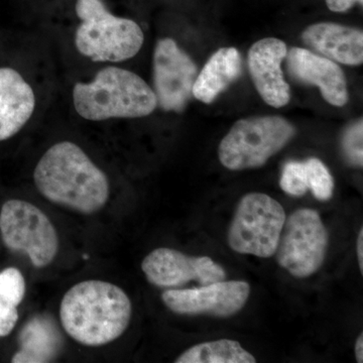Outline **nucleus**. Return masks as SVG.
<instances>
[{
    "instance_id": "f257e3e1",
    "label": "nucleus",
    "mask_w": 363,
    "mask_h": 363,
    "mask_svg": "<svg viewBox=\"0 0 363 363\" xmlns=\"http://www.w3.org/2000/svg\"><path fill=\"white\" fill-rule=\"evenodd\" d=\"M35 187L45 199L79 213H96L108 202L111 186L102 169L72 142L52 145L33 171Z\"/></svg>"
},
{
    "instance_id": "f03ea898",
    "label": "nucleus",
    "mask_w": 363,
    "mask_h": 363,
    "mask_svg": "<svg viewBox=\"0 0 363 363\" xmlns=\"http://www.w3.org/2000/svg\"><path fill=\"white\" fill-rule=\"evenodd\" d=\"M131 315L133 305L123 289L99 279L72 286L60 306L64 330L78 343L91 347L121 337L130 323Z\"/></svg>"
},
{
    "instance_id": "7ed1b4c3",
    "label": "nucleus",
    "mask_w": 363,
    "mask_h": 363,
    "mask_svg": "<svg viewBox=\"0 0 363 363\" xmlns=\"http://www.w3.org/2000/svg\"><path fill=\"white\" fill-rule=\"evenodd\" d=\"M73 104L81 117L91 121L140 118L157 106L155 91L138 74L107 67L91 82L74 86Z\"/></svg>"
},
{
    "instance_id": "20e7f679",
    "label": "nucleus",
    "mask_w": 363,
    "mask_h": 363,
    "mask_svg": "<svg viewBox=\"0 0 363 363\" xmlns=\"http://www.w3.org/2000/svg\"><path fill=\"white\" fill-rule=\"evenodd\" d=\"M75 11L81 21L75 45L83 56L118 63L133 58L142 49L145 35L140 26L109 13L102 0H78Z\"/></svg>"
},
{
    "instance_id": "39448f33",
    "label": "nucleus",
    "mask_w": 363,
    "mask_h": 363,
    "mask_svg": "<svg viewBox=\"0 0 363 363\" xmlns=\"http://www.w3.org/2000/svg\"><path fill=\"white\" fill-rule=\"evenodd\" d=\"M295 133V128L284 117L240 119L221 140L219 161L231 171L260 168L283 150Z\"/></svg>"
},
{
    "instance_id": "423d86ee",
    "label": "nucleus",
    "mask_w": 363,
    "mask_h": 363,
    "mask_svg": "<svg viewBox=\"0 0 363 363\" xmlns=\"http://www.w3.org/2000/svg\"><path fill=\"white\" fill-rule=\"evenodd\" d=\"M286 218L285 209L271 196H243L229 226V247L241 255L271 257L276 253Z\"/></svg>"
},
{
    "instance_id": "0eeeda50",
    "label": "nucleus",
    "mask_w": 363,
    "mask_h": 363,
    "mask_svg": "<svg viewBox=\"0 0 363 363\" xmlns=\"http://www.w3.org/2000/svg\"><path fill=\"white\" fill-rule=\"evenodd\" d=\"M2 241L13 252L28 255L35 267L51 264L59 252V236L47 215L30 202L9 200L0 210Z\"/></svg>"
},
{
    "instance_id": "6e6552de",
    "label": "nucleus",
    "mask_w": 363,
    "mask_h": 363,
    "mask_svg": "<svg viewBox=\"0 0 363 363\" xmlns=\"http://www.w3.org/2000/svg\"><path fill=\"white\" fill-rule=\"evenodd\" d=\"M328 240L316 210L298 209L286 218L274 253L277 262L295 278H308L324 264Z\"/></svg>"
},
{
    "instance_id": "1a4fd4ad",
    "label": "nucleus",
    "mask_w": 363,
    "mask_h": 363,
    "mask_svg": "<svg viewBox=\"0 0 363 363\" xmlns=\"http://www.w3.org/2000/svg\"><path fill=\"white\" fill-rule=\"evenodd\" d=\"M197 67L173 39L157 43L154 52V85L157 105L164 111L181 112L193 96Z\"/></svg>"
},
{
    "instance_id": "9d476101",
    "label": "nucleus",
    "mask_w": 363,
    "mask_h": 363,
    "mask_svg": "<svg viewBox=\"0 0 363 363\" xmlns=\"http://www.w3.org/2000/svg\"><path fill=\"white\" fill-rule=\"evenodd\" d=\"M250 294L247 281H220L198 288L168 289L162 293V300L176 314L227 318L245 307Z\"/></svg>"
},
{
    "instance_id": "9b49d317",
    "label": "nucleus",
    "mask_w": 363,
    "mask_h": 363,
    "mask_svg": "<svg viewBox=\"0 0 363 363\" xmlns=\"http://www.w3.org/2000/svg\"><path fill=\"white\" fill-rule=\"evenodd\" d=\"M147 281L162 289H179L195 281L199 286L226 279L220 264L208 257H190L173 248L160 247L142 262Z\"/></svg>"
},
{
    "instance_id": "f8f14e48",
    "label": "nucleus",
    "mask_w": 363,
    "mask_h": 363,
    "mask_svg": "<svg viewBox=\"0 0 363 363\" xmlns=\"http://www.w3.org/2000/svg\"><path fill=\"white\" fill-rule=\"evenodd\" d=\"M286 54L285 43L274 38L255 43L248 51V69L253 84L264 101L276 108L285 106L290 101V86L281 70Z\"/></svg>"
},
{
    "instance_id": "ddd939ff",
    "label": "nucleus",
    "mask_w": 363,
    "mask_h": 363,
    "mask_svg": "<svg viewBox=\"0 0 363 363\" xmlns=\"http://www.w3.org/2000/svg\"><path fill=\"white\" fill-rule=\"evenodd\" d=\"M286 55L289 70L294 78L317 86L324 99L333 106L342 107L347 104L350 94L345 76L335 62L302 48H293Z\"/></svg>"
},
{
    "instance_id": "4468645a",
    "label": "nucleus",
    "mask_w": 363,
    "mask_h": 363,
    "mask_svg": "<svg viewBox=\"0 0 363 363\" xmlns=\"http://www.w3.org/2000/svg\"><path fill=\"white\" fill-rule=\"evenodd\" d=\"M302 39L325 58L347 66L362 64L363 33L357 28L334 23H318L306 28Z\"/></svg>"
},
{
    "instance_id": "2eb2a0df",
    "label": "nucleus",
    "mask_w": 363,
    "mask_h": 363,
    "mask_svg": "<svg viewBox=\"0 0 363 363\" xmlns=\"http://www.w3.org/2000/svg\"><path fill=\"white\" fill-rule=\"evenodd\" d=\"M35 107V93L23 76L14 69L0 68V142L20 133Z\"/></svg>"
},
{
    "instance_id": "dca6fc26",
    "label": "nucleus",
    "mask_w": 363,
    "mask_h": 363,
    "mask_svg": "<svg viewBox=\"0 0 363 363\" xmlns=\"http://www.w3.org/2000/svg\"><path fill=\"white\" fill-rule=\"evenodd\" d=\"M18 342L20 350L11 358V362H51L62 350L63 336L52 317L38 315L21 329Z\"/></svg>"
},
{
    "instance_id": "f3484780",
    "label": "nucleus",
    "mask_w": 363,
    "mask_h": 363,
    "mask_svg": "<svg viewBox=\"0 0 363 363\" xmlns=\"http://www.w3.org/2000/svg\"><path fill=\"white\" fill-rule=\"evenodd\" d=\"M242 61L235 48H222L203 67L193 86V96L211 104L220 93L240 77Z\"/></svg>"
},
{
    "instance_id": "a211bd4d",
    "label": "nucleus",
    "mask_w": 363,
    "mask_h": 363,
    "mask_svg": "<svg viewBox=\"0 0 363 363\" xmlns=\"http://www.w3.org/2000/svg\"><path fill=\"white\" fill-rule=\"evenodd\" d=\"M176 363H255L257 359L238 341L221 339L197 344L175 360Z\"/></svg>"
},
{
    "instance_id": "6ab92c4d",
    "label": "nucleus",
    "mask_w": 363,
    "mask_h": 363,
    "mask_svg": "<svg viewBox=\"0 0 363 363\" xmlns=\"http://www.w3.org/2000/svg\"><path fill=\"white\" fill-rule=\"evenodd\" d=\"M305 162L308 189L319 201H328L334 193V179L326 166L316 157Z\"/></svg>"
},
{
    "instance_id": "aec40b11",
    "label": "nucleus",
    "mask_w": 363,
    "mask_h": 363,
    "mask_svg": "<svg viewBox=\"0 0 363 363\" xmlns=\"http://www.w3.org/2000/svg\"><path fill=\"white\" fill-rule=\"evenodd\" d=\"M26 295V281L20 269L7 267L0 272V304L18 308Z\"/></svg>"
},
{
    "instance_id": "412c9836",
    "label": "nucleus",
    "mask_w": 363,
    "mask_h": 363,
    "mask_svg": "<svg viewBox=\"0 0 363 363\" xmlns=\"http://www.w3.org/2000/svg\"><path fill=\"white\" fill-rule=\"evenodd\" d=\"M279 186L286 194L302 197L308 192L307 173L305 162H289L284 167Z\"/></svg>"
},
{
    "instance_id": "4be33fe9",
    "label": "nucleus",
    "mask_w": 363,
    "mask_h": 363,
    "mask_svg": "<svg viewBox=\"0 0 363 363\" xmlns=\"http://www.w3.org/2000/svg\"><path fill=\"white\" fill-rule=\"evenodd\" d=\"M363 123L362 119L350 125L344 133L342 150L344 156L350 164L362 167L363 162Z\"/></svg>"
},
{
    "instance_id": "5701e85b",
    "label": "nucleus",
    "mask_w": 363,
    "mask_h": 363,
    "mask_svg": "<svg viewBox=\"0 0 363 363\" xmlns=\"http://www.w3.org/2000/svg\"><path fill=\"white\" fill-rule=\"evenodd\" d=\"M18 308L0 304V338L6 337L18 323Z\"/></svg>"
},
{
    "instance_id": "b1692460",
    "label": "nucleus",
    "mask_w": 363,
    "mask_h": 363,
    "mask_svg": "<svg viewBox=\"0 0 363 363\" xmlns=\"http://www.w3.org/2000/svg\"><path fill=\"white\" fill-rule=\"evenodd\" d=\"M327 6L334 13H345L354 4H362L363 0H325Z\"/></svg>"
},
{
    "instance_id": "393cba45",
    "label": "nucleus",
    "mask_w": 363,
    "mask_h": 363,
    "mask_svg": "<svg viewBox=\"0 0 363 363\" xmlns=\"http://www.w3.org/2000/svg\"><path fill=\"white\" fill-rule=\"evenodd\" d=\"M357 257L360 272L363 274V229H360L357 238Z\"/></svg>"
},
{
    "instance_id": "a878e982",
    "label": "nucleus",
    "mask_w": 363,
    "mask_h": 363,
    "mask_svg": "<svg viewBox=\"0 0 363 363\" xmlns=\"http://www.w3.org/2000/svg\"><path fill=\"white\" fill-rule=\"evenodd\" d=\"M355 357H357V362H363V335L360 334L358 336L357 343H355Z\"/></svg>"
}]
</instances>
